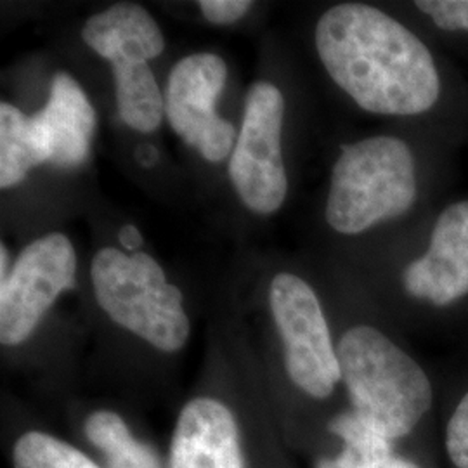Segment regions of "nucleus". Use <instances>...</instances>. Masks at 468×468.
Wrapping results in <instances>:
<instances>
[{
	"mask_svg": "<svg viewBox=\"0 0 468 468\" xmlns=\"http://www.w3.org/2000/svg\"><path fill=\"white\" fill-rule=\"evenodd\" d=\"M316 49L335 84L377 115H420L439 100L432 54L417 35L367 4H338L319 17Z\"/></svg>",
	"mask_w": 468,
	"mask_h": 468,
	"instance_id": "f257e3e1",
	"label": "nucleus"
},
{
	"mask_svg": "<svg viewBox=\"0 0 468 468\" xmlns=\"http://www.w3.org/2000/svg\"><path fill=\"white\" fill-rule=\"evenodd\" d=\"M268 314L283 382L269 401L288 448L313 450L324 432L316 408L332 401L342 384L336 342L316 292L297 274L271 280Z\"/></svg>",
	"mask_w": 468,
	"mask_h": 468,
	"instance_id": "f03ea898",
	"label": "nucleus"
},
{
	"mask_svg": "<svg viewBox=\"0 0 468 468\" xmlns=\"http://www.w3.org/2000/svg\"><path fill=\"white\" fill-rule=\"evenodd\" d=\"M90 280L101 316L118 334L162 357L185 351L193 330L185 293L151 255L106 247L92 261Z\"/></svg>",
	"mask_w": 468,
	"mask_h": 468,
	"instance_id": "7ed1b4c3",
	"label": "nucleus"
},
{
	"mask_svg": "<svg viewBox=\"0 0 468 468\" xmlns=\"http://www.w3.org/2000/svg\"><path fill=\"white\" fill-rule=\"evenodd\" d=\"M336 354L349 406L390 442L411 434L432 408L425 371L377 326H349L336 340Z\"/></svg>",
	"mask_w": 468,
	"mask_h": 468,
	"instance_id": "20e7f679",
	"label": "nucleus"
},
{
	"mask_svg": "<svg viewBox=\"0 0 468 468\" xmlns=\"http://www.w3.org/2000/svg\"><path fill=\"white\" fill-rule=\"evenodd\" d=\"M417 198L415 160L408 144L377 135L346 146L332 172L326 220L335 231L359 234L406 214Z\"/></svg>",
	"mask_w": 468,
	"mask_h": 468,
	"instance_id": "39448f33",
	"label": "nucleus"
},
{
	"mask_svg": "<svg viewBox=\"0 0 468 468\" xmlns=\"http://www.w3.org/2000/svg\"><path fill=\"white\" fill-rule=\"evenodd\" d=\"M77 288V253L67 234L32 241L0 282V344L7 352L34 344L63 293Z\"/></svg>",
	"mask_w": 468,
	"mask_h": 468,
	"instance_id": "423d86ee",
	"label": "nucleus"
},
{
	"mask_svg": "<svg viewBox=\"0 0 468 468\" xmlns=\"http://www.w3.org/2000/svg\"><path fill=\"white\" fill-rule=\"evenodd\" d=\"M283 120L282 90L269 82L251 85L228 172L239 200L261 216L280 210L288 193L282 151Z\"/></svg>",
	"mask_w": 468,
	"mask_h": 468,
	"instance_id": "0eeeda50",
	"label": "nucleus"
},
{
	"mask_svg": "<svg viewBox=\"0 0 468 468\" xmlns=\"http://www.w3.org/2000/svg\"><path fill=\"white\" fill-rule=\"evenodd\" d=\"M218 384L181 406L168 441L167 468H250L243 390Z\"/></svg>",
	"mask_w": 468,
	"mask_h": 468,
	"instance_id": "6e6552de",
	"label": "nucleus"
},
{
	"mask_svg": "<svg viewBox=\"0 0 468 468\" xmlns=\"http://www.w3.org/2000/svg\"><path fill=\"white\" fill-rule=\"evenodd\" d=\"M228 82V65L214 52H197L170 69L165 115L172 131L201 156L218 164L233 153L238 133L216 112Z\"/></svg>",
	"mask_w": 468,
	"mask_h": 468,
	"instance_id": "1a4fd4ad",
	"label": "nucleus"
},
{
	"mask_svg": "<svg viewBox=\"0 0 468 468\" xmlns=\"http://www.w3.org/2000/svg\"><path fill=\"white\" fill-rule=\"evenodd\" d=\"M65 427L102 468H167V452L143 423L118 406L71 404Z\"/></svg>",
	"mask_w": 468,
	"mask_h": 468,
	"instance_id": "9d476101",
	"label": "nucleus"
},
{
	"mask_svg": "<svg viewBox=\"0 0 468 468\" xmlns=\"http://www.w3.org/2000/svg\"><path fill=\"white\" fill-rule=\"evenodd\" d=\"M406 292L434 305H450L468 293V201L448 207L435 222L431 247L404 271Z\"/></svg>",
	"mask_w": 468,
	"mask_h": 468,
	"instance_id": "9b49d317",
	"label": "nucleus"
},
{
	"mask_svg": "<svg viewBox=\"0 0 468 468\" xmlns=\"http://www.w3.org/2000/svg\"><path fill=\"white\" fill-rule=\"evenodd\" d=\"M30 125L46 164L79 167L90 154L96 112L80 84L59 71L52 79L49 100L30 117Z\"/></svg>",
	"mask_w": 468,
	"mask_h": 468,
	"instance_id": "f8f14e48",
	"label": "nucleus"
},
{
	"mask_svg": "<svg viewBox=\"0 0 468 468\" xmlns=\"http://www.w3.org/2000/svg\"><path fill=\"white\" fill-rule=\"evenodd\" d=\"M89 49L112 69L144 67L165 49V38L150 13L134 2H120L89 17L82 28Z\"/></svg>",
	"mask_w": 468,
	"mask_h": 468,
	"instance_id": "ddd939ff",
	"label": "nucleus"
},
{
	"mask_svg": "<svg viewBox=\"0 0 468 468\" xmlns=\"http://www.w3.org/2000/svg\"><path fill=\"white\" fill-rule=\"evenodd\" d=\"M2 446L9 468H102L69 435L21 406L4 408Z\"/></svg>",
	"mask_w": 468,
	"mask_h": 468,
	"instance_id": "4468645a",
	"label": "nucleus"
},
{
	"mask_svg": "<svg viewBox=\"0 0 468 468\" xmlns=\"http://www.w3.org/2000/svg\"><path fill=\"white\" fill-rule=\"evenodd\" d=\"M311 452L314 468H382L394 456V442L349 406L328 420Z\"/></svg>",
	"mask_w": 468,
	"mask_h": 468,
	"instance_id": "2eb2a0df",
	"label": "nucleus"
},
{
	"mask_svg": "<svg viewBox=\"0 0 468 468\" xmlns=\"http://www.w3.org/2000/svg\"><path fill=\"white\" fill-rule=\"evenodd\" d=\"M249 465L250 468H293L290 448L274 417L268 394L259 387L243 390Z\"/></svg>",
	"mask_w": 468,
	"mask_h": 468,
	"instance_id": "dca6fc26",
	"label": "nucleus"
},
{
	"mask_svg": "<svg viewBox=\"0 0 468 468\" xmlns=\"http://www.w3.org/2000/svg\"><path fill=\"white\" fill-rule=\"evenodd\" d=\"M46 164L37 148L30 117L9 102L0 104V187L21 185L30 170Z\"/></svg>",
	"mask_w": 468,
	"mask_h": 468,
	"instance_id": "f3484780",
	"label": "nucleus"
},
{
	"mask_svg": "<svg viewBox=\"0 0 468 468\" xmlns=\"http://www.w3.org/2000/svg\"><path fill=\"white\" fill-rule=\"evenodd\" d=\"M446 452L456 468H468V392L446 427Z\"/></svg>",
	"mask_w": 468,
	"mask_h": 468,
	"instance_id": "a211bd4d",
	"label": "nucleus"
},
{
	"mask_svg": "<svg viewBox=\"0 0 468 468\" xmlns=\"http://www.w3.org/2000/svg\"><path fill=\"white\" fill-rule=\"evenodd\" d=\"M415 5L442 30H468V0H420Z\"/></svg>",
	"mask_w": 468,
	"mask_h": 468,
	"instance_id": "6ab92c4d",
	"label": "nucleus"
},
{
	"mask_svg": "<svg viewBox=\"0 0 468 468\" xmlns=\"http://www.w3.org/2000/svg\"><path fill=\"white\" fill-rule=\"evenodd\" d=\"M203 17L212 25H231L245 16L253 5L249 0H201Z\"/></svg>",
	"mask_w": 468,
	"mask_h": 468,
	"instance_id": "aec40b11",
	"label": "nucleus"
},
{
	"mask_svg": "<svg viewBox=\"0 0 468 468\" xmlns=\"http://www.w3.org/2000/svg\"><path fill=\"white\" fill-rule=\"evenodd\" d=\"M118 241L125 250L135 253L143 247V234L133 224H127L118 231Z\"/></svg>",
	"mask_w": 468,
	"mask_h": 468,
	"instance_id": "412c9836",
	"label": "nucleus"
},
{
	"mask_svg": "<svg viewBox=\"0 0 468 468\" xmlns=\"http://www.w3.org/2000/svg\"><path fill=\"white\" fill-rule=\"evenodd\" d=\"M158 158V151L151 144H141L135 150V160L143 165V167H151Z\"/></svg>",
	"mask_w": 468,
	"mask_h": 468,
	"instance_id": "4be33fe9",
	"label": "nucleus"
},
{
	"mask_svg": "<svg viewBox=\"0 0 468 468\" xmlns=\"http://www.w3.org/2000/svg\"><path fill=\"white\" fill-rule=\"evenodd\" d=\"M382 468H420L415 462H411V460H408V458H402V456H398V454H394V456H390L387 462L384 463V467Z\"/></svg>",
	"mask_w": 468,
	"mask_h": 468,
	"instance_id": "5701e85b",
	"label": "nucleus"
},
{
	"mask_svg": "<svg viewBox=\"0 0 468 468\" xmlns=\"http://www.w3.org/2000/svg\"><path fill=\"white\" fill-rule=\"evenodd\" d=\"M7 266H9V251L5 249V245H2L0 247V278H2L0 282H4L7 278V274H9Z\"/></svg>",
	"mask_w": 468,
	"mask_h": 468,
	"instance_id": "b1692460",
	"label": "nucleus"
}]
</instances>
